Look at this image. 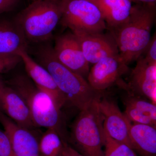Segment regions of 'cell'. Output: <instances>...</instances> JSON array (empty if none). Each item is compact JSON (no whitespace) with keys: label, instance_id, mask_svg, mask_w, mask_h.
<instances>
[{"label":"cell","instance_id":"cell-1","mask_svg":"<svg viewBox=\"0 0 156 156\" xmlns=\"http://www.w3.org/2000/svg\"><path fill=\"white\" fill-rule=\"evenodd\" d=\"M35 56L36 62L50 73L66 102L80 111L102 97V92L93 89L85 78L60 63L50 45L40 46L36 50Z\"/></svg>","mask_w":156,"mask_h":156},{"label":"cell","instance_id":"cell-2","mask_svg":"<svg viewBox=\"0 0 156 156\" xmlns=\"http://www.w3.org/2000/svg\"><path fill=\"white\" fill-rule=\"evenodd\" d=\"M155 18L154 4H138L133 5L126 22L110 30L125 64L128 65L143 54L151 39Z\"/></svg>","mask_w":156,"mask_h":156},{"label":"cell","instance_id":"cell-3","mask_svg":"<svg viewBox=\"0 0 156 156\" xmlns=\"http://www.w3.org/2000/svg\"><path fill=\"white\" fill-rule=\"evenodd\" d=\"M9 84L25 101L36 127L54 128L62 136L60 108L49 93L37 87L28 76L23 75L15 76Z\"/></svg>","mask_w":156,"mask_h":156},{"label":"cell","instance_id":"cell-4","mask_svg":"<svg viewBox=\"0 0 156 156\" xmlns=\"http://www.w3.org/2000/svg\"><path fill=\"white\" fill-rule=\"evenodd\" d=\"M61 17L60 0H34L14 20L27 41L43 43L50 40Z\"/></svg>","mask_w":156,"mask_h":156},{"label":"cell","instance_id":"cell-5","mask_svg":"<svg viewBox=\"0 0 156 156\" xmlns=\"http://www.w3.org/2000/svg\"><path fill=\"white\" fill-rule=\"evenodd\" d=\"M99 100L81 111L72 127L71 140L76 150L85 156L104 155L105 135Z\"/></svg>","mask_w":156,"mask_h":156},{"label":"cell","instance_id":"cell-6","mask_svg":"<svg viewBox=\"0 0 156 156\" xmlns=\"http://www.w3.org/2000/svg\"><path fill=\"white\" fill-rule=\"evenodd\" d=\"M60 22L72 32H103L107 27L99 8L91 0H60Z\"/></svg>","mask_w":156,"mask_h":156},{"label":"cell","instance_id":"cell-7","mask_svg":"<svg viewBox=\"0 0 156 156\" xmlns=\"http://www.w3.org/2000/svg\"><path fill=\"white\" fill-rule=\"evenodd\" d=\"M53 51L60 63L87 80L89 63L84 56L80 45L73 32L56 37Z\"/></svg>","mask_w":156,"mask_h":156},{"label":"cell","instance_id":"cell-8","mask_svg":"<svg viewBox=\"0 0 156 156\" xmlns=\"http://www.w3.org/2000/svg\"><path fill=\"white\" fill-rule=\"evenodd\" d=\"M128 70L120 56L105 57L94 64L87 80L93 89L102 92L115 83L121 84V77Z\"/></svg>","mask_w":156,"mask_h":156},{"label":"cell","instance_id":"cell-9","mask_svg":"<svg viewBox=\"0 0 156 156\" xmlns=\"http://www.w3.org/2000/svg\"><path fill=\"white\" fill-rule=\"evenodd\" d=\"M73 33L76 37L89 63L94 64L105 57L119 56L116 43L111 34Z\"/></svg>","mask_w":156,"mask_h":156},{"label":"cell","instance_id":"cell-10","mask_svg":"<svg viewBox=\"0 0 156 156\" xmlns=\"http://www.w3.org/2000/svg\"><path fill=\"white\" fill-rule=\"evenodd\" d=\"M126 90L128 93L147 98L156 104V62L138 58Z\"/></svg>","mask_w":156,"mask_h":156},{"label":"cell","instance_id":"cell-11","mask_svg":"<svg viewBox=\"0 0 156 156\" xmlns=\"http://www.w3.org/2000/svg\"><path fill=\"white\" fill-rule=\"evenodd\" d=\"M98 105L103 116L105 133L112 139L125 144L132 148L129 137L131 122L113 101L101 97L98 101Z\"/></svg>","mask_w":156,"mask_h":156},{"label":"cell","instance_id":"cell-12","mask_svg":"<svg viewBox=\"0 0 156 156\" xmlns=\"http://www.w3.org/2000/svg\"><path fill=\"white\" fill-rule=\"evenodd\" d=\"M0 122L15 156H40L39 140L30 129L17 125L0 110Z\"/></svg>","mask_w":156,"mask_h":156},{"label":"cell","instance_id":"cell-13","mask_svg":"<svg viewBox=\"0 0 156 156\" xmlns=\"http://www.w3.org/2000/svg\"><path fill=\"white\" fill-rule=\"evenodd\" d=\"M0 109L17 125L30 130L36 127L25 101L10 87L5 85L0 90Z\"/></svg>","mask_w":156,"mask_h":156},{"label":"cell","instance_id":"cell-14","mask_svg":"<svg viewBox=\"0 0 156 156\" xmlns=\"http://www.w3.org/2000/svg\"><path fill=\"white\" fill-rule=\"evenodd\" d=\"M17 54L21 57L24 63L29 77L38 88L49 93L61 109L66 103V100L59 91L50 73L31 58L27 50H21Z\"/></svg>","mask_w":156,"mask_h":156},{"label":"cell","instance_id":"cell-15","mask_svg":"<svg viewBox=\"0 0 156 156\" xmlns=\"http://www.w3.org/2000/svg\"><path fill=\"white\" fill-rule=\"evenodd\" d=\"M28 41L14 20L0 18V54H17L27 50Z\"/></svg>","mask_w":156,"mask_h":156},{"label":"cell","instance_id":"cell-16","mask_svg":"<svg viewBox=\"0 0 156 156\" xmlns=\"http://www.w3.org/2000/svg\"><path fill=\"white\" fill-rule=\"evenodd\" d=\"M124 100V115L131 122L156 126V104L128 93Z\"/></svg>","mask_w":156,"mask_h":156},{"label":"cell","instance_id":"cell-17","mask_svg":"<svg viewBox=\"0 0 156 156\" xmlns=\"http://www.w3.org/2000/svg\"><path fill=\"white\" fill-rule=\"evenodd\" d=\"M129 137L132 149L140 156H156V127L131 123Z\"/></svg>","mask_w":156,"mask_h":156},{"label":"cell","instance_id":"cell-18","mask_svg":"<svg viewBox=\"0 0 156 156\" xmlns=\"http://www.w3.org/2000/svg\"><path fill=\"white\" fill-rule=\"evenodd\" d=\"M99 8L110 30L122 24L129 18L133 5L132 0H91Z\"/></svg>","mask_w":156,"mask_h":156},{"label":"cell","instance_id":"cell-19","mask_svg":"<svg viewBox=\"0 0 156 156\" xmlns=\"http://www.w3.org/2000/svg\"><path fill=\"white\" fill-rule=\"evenodd\" d=\"M65 141L61 134L54 128H48L39 140L40 156H57L60 155Z\"/></svg>","mask_w":156,"mask_h":156},{"label":"cell","instance_id":"cell-20","mask_svg":"<svg viewBox=\"0 0 156 156\" xmlns=\"http://www.w3.org/2000/svg\"><path fill=\"white\" fill-rule=\"evenodd\" d=\"M105 135L103 156H138L127 144L112 139L105 132Z\"/></svg>","mask_w":156,"mask_h":156},{"label":"cell","instance_id":"cell-21","mask_svg":"<svg viewBox=\"0 0 156 156\" xmlns=\"http://www.w3.org/2000/svg\"><path fill=\"white\" fill-rule=\"evenodd\" d=\"M21 61L18 54H0V73L10 71Z\"/></svg>","mask_w":156,"mask_h":156},{"label":"cell","instance_id":"cell-22","mask_svg":"<svg viewBox=\"0 0 156 156\" xmlns=\"http://www.w3.org/2000/svg\"><path fill=\"white\" fill-rule=\"evenodd\" d=\"M0 156H15L9 137L0 130Z\"/></svg>","mask_w":156,"mask_h":156},{"label":"cell","instance_id":"cell-23","mask_svg":"<svg viewBox=\"0 0 156 156\" xmlns=\"http://www.w3.org/2000/svg\"><path fill=\"white\" fill-rule=\"evenodd\" d=\"M145 53V58L151 61L156 62V35L151 37L144 53Z\"/></svg>","mask_w":156,"mask_h":156},{"label":"cell","instance_id":"cell-24","mask_svg":"<svg viewBox=\"0 0 156 156\" xmlns=\"http://www.w3.org/2000/svg\"><path fill=\"white\" fill-rule=\"evenodd\" d=\"M20 0H0V15L13 10Z\"/></svg>","mask_w":156,"mask_h":156},{"label":"cell","instance_id":"cell-25","mask_svg":"<svg viewBox=\"0 0 156 156\" xmlns=\"http://www.w3.org/2000/svg\"><path fill=\"white\" fill-rule=\"evenodd\" d=\"M61 154L63 156H85L65 141Z\"/></svg>","mask_w":156,"mask_h":156},{"label":"cell","instance_id":"cell-26","mask_svg":"<svg viewBox=\"0 0 156 156\" xmlns=\"http://www.w3.org/2000/svg\"><path fill=\"white\" fill-rule=\"evenodd\" d=\"M133 2L141 3L143 4H155L156 0H132Z\"/></svg>","mask_w":156,"mask_h":156},{"label":"cell","instance_id":"cell-27","mask_svg":"<svg viewBox=\"0 0 156 156\" xmlns=\"http://www.w3.org/2000/svg\"><path fill=\"white\" fill-rule=\"evenodd\" d=\"M5 86V84H4V82L0 78V90L3 88L4 86Z\"/></svg>","mask_w":156,"mask_h":156},{"label":"cell","instance_id":"cell-28","mask_svg":"<svg viewBox=\"0 0 156 156\" xmlns=\"http://www.w3.org/2000/svg\"><path fill=\"white\" fill-rule=\"evenodd\" d=\"M57 156H63L61 154H60V155H59Z\"/></svg>","mask_w":156,"mask_h":156},{"label":"cell","instance_id":"cell-29","mask_svg":"<svg viewBox=\"0 0 156 156\" xmlns=\"http://www.w3.org/2000/svg\"></svg>","mask_w":156,"mask_h":156},{"label":"cell","instance_id":"cell-30","mask_svg":"<svg viewBox=\"0 0 156 156\" xmlns=\"http://www.w3.org/2000/svg\"></svg>","mask_w":156,"mask_h":156}]
</instances>
